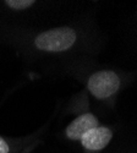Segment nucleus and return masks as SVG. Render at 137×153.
<instances>
[{"label":"nucleus","instance_id":"obj_2","mask_svg":"<svg viewBox=\"0 0 137 153\" xmlns=\"http://www.w3.org/2000/svg\"><path fill=\"white\" fill-rule=\"evenodd\" d=\"M120 87L119 76L113 71H99L88 80V90L98 99H105L113 96Z\"/></svg>","mask_w":137,"mask_h":153},{"label":"nucleus","instance_id":"obj_3","mask_svg":"<svg viewBox=\"0 0 137 153\" xmlns=\"http://www.w3.org/2000/svg\"><path fill=\"white\" fill-rule=\"evenodd\" d=\"M113 137V131L104 126H97L94 129L87 131L81 137V143L84 148L90 151L103 149Z\"/></svg>","mask_w":137,"mask_h":153},{"label":"nucleus","instance_id":"obj_1","mask_svg":"<svg viewBox=\"0 0 137 153\" xmlns=\"http://www.w3.org/2000/svg\"><path fill=\"white\" fill-rule=\"evenodd\" d=\"M76 41V32L69 27L54 28L41 33L36 38V47L44 52H64L70 49Z\"/></svg>","mask_w":137,"mask_h":153},{"label":"nucleus","instance_id":"obj_4","mask_svg":"<svg viewBox=\"0 0 137 153\" xmlns=\"http://www.w3.org/2000/svg\"><path fill=\"white\" fill-rule=\"evenodd\" d=\"M99 126L98 125V120L94 115L87 113V114H82L78 118L75 119L66 129V135L70 140H81V137L94 127Z\"/></svg>","mask_w":137,"mask_h":153},{"label":"nucleus","instance_id":"obj_5","mask_svg":"<svg viewBox=\"0 0 137 153\" xmlns=\"http://www.w3.org/2000/svg\"><path fill=\"white\" fill-rule=\"evenodd\" d=\"M5 4H7L10 7L16 10H23L32 6L34 4L33 0H6Z\"/></svg>","mask_w":137,"mask_h":153},{"label":"nucleus","instance_id":"obj_6","mask_svg":"<svg viewBox=\"0 0 137 153\" xmlns=\"http://www.w3.org/2000/svg\"><path fill=\"white\" fill-rule=\"evenodd\" d=\"M9 151H10L9 145L6 143L4 138L0 137V153H9Z\"/></svg>","mask_w":137,"mask_h":153}]
</instances>
